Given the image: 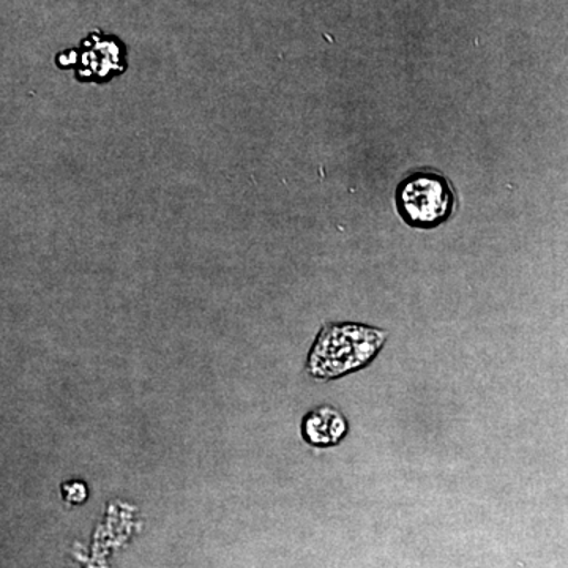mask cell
<instances>
[{
  "label": "cell",
  "mask_w": 568,
  "mask_h": 568,
  "mask_svg": "<svg viewBox=\"0 0 568 568\" xmlns=\"http://www.w3.org/2000/svg\"><path fill=\"white\" fill-rule=\"evenodd\" d=\"M383 328L355 323L327 324L310 349L306 369L321 381L338 379L372 364L386 345Z\"/></svg>",
  "instance_id": "obj_1"
},
{
  "label": "cell",
  "mask_w": 568,
  "mask_h": 568,
  "mask_svg": "<svg viewBox=\"0 0 568 568\" xmlns=\"http://www.w3.org/2000/svg\"><path fill=\"white\" fill-rule=\"evenodd\" d=\"M396 211L407 226L435 230L452 219L457 205L446 175L432 170L414 171L398 183Z\"/></svg>",
  "instance_id": "obj_2"
},
{
  "label": "cell",
  "mask_w": 568,
  "mask_h": 568,
  "mask_svg": "<svg viewBox=\"0 0 568 568\" xmlns=\"http://www.w3.org/2000/svg\"><path fill=\"white\" fill-rule=\"evenodd\" d=\"M55 63L62 69L74 67L80 81L106 82L126 70L129 51L118 37L97 31L89 33L74 50L61 52Z\"/></svg>",
  "instance_id": "obj_3"
},
{
  "label": "cell",
  "mask_w": 568,
  "mask_h": 568,
  "mask_svg": "<svg viewBox=\"0 0 568 568\" xmlns=\"http://www.w3.org/2000/svg\"><path fill=\"white\" fill-rule=\"evenodd\" d=\"M349 433V424L342 410L334 406H320L310 410L302 420V437L310 446L327 448L338 446Z\"/></svg>",
  "instance_id": "obj_4"
},
{
  "label": "cell",
  "mask_w": 568,
  "mask_h": 568,
  "mask_svg": "<svg viewBox=\"0 0 568 568\" xmlns=\"http://www.w3.org/2000/svg\"><path fill=\"white\" fill-rule=\"evenodd\" d=\"M63 500L67 504H71V506H80V504H84L89 497L88 485L84 481L74 480L65 481L61 488Z\"/></svg>",
  "instance_id": "obj_5"
}]
</instances>
